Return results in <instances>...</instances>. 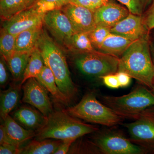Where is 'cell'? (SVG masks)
<instances>
[{"mask_svg": "<svg viewBox=\"0 0 154 154\" xmlns=\"http://www.w3.org/2000/svg\"><path fill=\"white\" fill-rule=\"evenodd\" d=\"M16 36L1 28L0 51L1 55L7 61L15 52Z\"/></svg>", "mask_w": 154, "mask_h": 154, "instance_id": "26", "label": "cell"}, {"mask_svg": "<svg viewBox=\"0 0 154 154\" xmlns=\"http://www.w3.org/2000/svg\"><path fill=\"white\" fill-rule=\"evenodd\" d=\"M126 7L113 0L101 6L94 12L96 25L111 29L130 14Z\"/></svg>", "mask_w": 154, "mask_h": 154, "instance_id": "14", "label": "cell"}, {"mask_svg": "<svg viewBox=\"0 0 154 154\" xmlns=\"http://www.w3.org/2000/svg\"><path fill=\"white\" fill-rule=\"evenodd\" d=\"M37 47L41 53L45 65L53 73L59 89L70 101L75 96L78 90L71 78L66 58L62 50L45 30H42L38 39Z\"/></svg>", "mask_w": 154, "mask_h": 154, "instance_id": "3", "label": "cell"}, {"mask_svg": "<svg viewBox=\"0 0 154 154\" xmlns=\"http://www.w3.org/2000/svg\"><path fill=\"white\" fill-rule=\"evenodd\" d=\"M5 62V59L2 56L0 61V84L1 86L5 85L8 80V72Z\"/></svg>", "mask_w": 154, "mask_h": 154, "instance_id": "36", "label": "cell"}, {"mask_svg": "<svg viewBox=\"0 0 154 154\" xmlns=\"http://www.w3.org/2000/svg\"><path fill=\"white\" fill-rule=\"evenodd\" d=\"M43 22L53 36L66 47L75 33L68 17L61 9L45 12Z\"/></svg>", "mask_w": 154, "mask_h": 154, "instance_id": "9", "label": "cell"}, {"mask_svg": "<svg viewBox=\"0 0 154 154\" xmlns=\"http://www.w3.org/2000/svg\"><path fill=\"white\" fill-rule=\"evenodd\" d=\"M133 42L128 38L110 32L97 51L119 58Z\"/></svg>", "mask_w": 154, "mask_h": 154, "instance_id": "17", "label": "cell"}, {"mask_svg": "<svg viewBox=\"0 0 154 154\" xmlns=\"http://www.w3.org/2000/svg\"><path fill=\"white\" fill-rule=\"evenodd\" d=\"M66 47L77 54L96 50L92 44L88 33L83 32L74 33Z\"/></svg>", "mask_w": 154, "mask_h": 154, "instance_id": "25", "label": "cell"}, {"mask_svg": "<svg viewBox=\"0 0 154 154\" xmlns=\"http://www.w3.org/2000/svg\"><path fill=\"white\" fill-rule=\"evenodd\" d=\"M45 65L41 53L37 46L30 54L22 82L20 84V88L30 78L36 79L42 71Z\"/></svg>", "mask_w": 154, "mask_h": 154, "instance_id": "23", "label": "cell"}, {"mask_svg": "<svg viewBox=\"0 0 154 154\" xmlns=\"http://www.w3.org/2000/svg\"><path fill=\"white\" fill-rule=\"evenodd\" d=\"M151 90L153 94L154 95V81L153 83L152 86V88Z\"/></svg>", "mask_w": 154, "mask_h": 154, "instance_id": "39", "label": "cell"}, {"mask_svg": "<svg viewBox=\"0 0 154 154\" xmlns=\"http://www.w3.org/2000/svg\"><path fill=\"white\" fill-rule=\"evenodd\" d=\"M22 89V102L32 105L46 117L52 113V106L46 89L36 78L27 80Z\"/></svg>", "mask_w": 154, "mask_h": 154, "instance_id": "10", "label": "cell"}, {"mask_svg": "<svg viewBox=\"0 0 154 154\" xmlns=\"http://www.w3.org/2000/svg\"><path fill=\"white\" fill-rule=\"evenodd\" d=\"M62 141L60 140H52L49 139L41 140H35L22 148L21 154H54Z\"/></svg>", "mask_w": 154, "mask_h": 154, "instance_id": "21", "label": "cell"}, {"mask_svg": "<svg viewBox=\"0 0 154 154\" xmlns=\"http://www.w3.org/2000/svg\"><path fill=\"white\" fill-rule=\"evenodd\" d=\"M129 75L140 85L151 89L154 65L149 46V36L134 41L119 59L118 71Z\"/></svg>", "mask_w": 154, "mask_h": 154, "instance_id": "1", "label": "cell"}, {"mask_svg": "<svg viewBox=\"0 0 154 154\" xmlns=\"http://www.w3.org/2000/svg\"><path fill=\"white\" fill-rule=\"evenodd\" d=\"M119 59L96 50L77 54L75 61L84 74L101 78L118 72Z\"/></svg>", "mask_w": 154, "mask_h": 154, "instance_id": "6", "label": "cell"}, {"mask_svg": "<svg viewBox=\"0 0 154 154\" xmlns=\"http://www.w3.org/2000/svg\"><path fill=\"white\" fill-rule=\"evenodd\" d=\"M36 79L50 93L57 101L65 104L69 102L59 89L53 73L48 67L45 65Z\"/></svg>", "mask_w": 154, "mask_h": 154, "instance_id": "20", "label": "cell"}, {"mask_svg": "<svg viewBox=\"0 0 154 154\" xmlns=\"http://www.w3.org/2000/svg\"><path fill=\"white\" fill-rule=\"evenodd\" d=\"M3 120L7 135L14 145L21 147L36 136L34 131L24 128L11 116L8 115Z\"/></svg>", "mask_w": 154, "mask_h": 154, "instance_id": "16", "label": "cell"}, {"mask_svg": "<svg viewBox=\"0 0 154 154\" xmlns=\"http://www.w3.org/2000/svg\"><path fill=\"white\" fill-rule=\"evenodd\" d=\"M96 135L93 143L101 154H144L149 152L117 131L106 130L97 133Z\"/></svg>", "mask_w": 154, "mask_h": 154, "instance_id": "7", "label": "cell"}, {"mask_svg": "<svg viewBox=\"0 0 154 154\" xmlns=\"http://www.w3.org/2000/svg\"><path fill=\"white\" fill-rule=\"evenodd\" d=\"M76 140L73 139H67L63 140L58 147L54 154H65L67 153L69 150L72 144Z\"/></svg>", "mask_w": 154, "mask_h": 154, "instance_id": "35", "label": "cell"}, {"mask_svg": "<svg viewBox=\"0 0 154 154\" xmlns=\"http://www.w3.org/2000/svg\"><path fill=\"white\" fill-rule=\"evenodd\" d=\"M20 87L11 86L1 93L0 114L4 119L17 106L19 99Z\"/></svg>", "mask_w": 154, "mask_h": 154, "instance_id": "24", "label": "cell"}, {"mask_svg": "<svg viewBox=\"0 0 154 154\" xmlns=\"http://www.w3.org/2000/svg\"><path fill=\"white\" fill-rule=\"evenodd\" d=\"M101 78L104 85L107 88L111 89H118L120 88L116 73L106 75Z\"/></svg>", "mask_w": 154, "mask_h": 154, "instance_id": "32", "label": "cell"}, {"mask_svg": "<svg viewBox=\"0 0 154 154\" xmlns=\"http://www.w3.org/2000/svg\"><path fill=\"white\" fill-rule=\"evenodd\" d=\"M70 0H39L35 6L38 11L45 14L47 11L61 9L70 2Z\"/></svg>", "mask_w": 154, "mask_h": 154, "instance_id": "29", "label": "cell"}, {"mask_svg": "<svg viewBox=\"0 0 154 154\" xmlns=\"http://www.w3.org/2000/svg\"><path fill=\"white\" fill-rule=\"evenodd\" d=\"M149 46L152 60L154 65V35L151 40L149 39Z\"/></svg>", "mask_w": 154, "mask_h": 154, "instance_id": "38", "label": "cell"}, {"mask_svg": "<svg viewBox=\"0 0 154 154\" xmlns=\"http://www.w3.org/2000/svg\"><path fill=\"white\" fill-rule=\"evenodd\" d=\"M13 118L22 126L29 130L37 131L47 120V117L39 111L27 106H23L15 110Z\"/></svg>", "mask_w": 154, "mask_h": 154, "instance_id": "15", "label": "cell"}, {"mask_svg": "<svg viewBox=\"0 0 154 154\" xmlns=\"http://www.w3.org/2000/svg\"><path fill=\"white\" fill-rule=\"evenodd\" d=\"M110 33V28L102 25H96L92 31L88 33L92 44L98 50L105 38Z\"/></svg>", "mask_w": 154, "mask_h": 154, "instance_id": "28", "label": "cell"}, {"mask_svg": "<svg viewBox=\"0 0 154 154\" xmlns=\"http://www.w3.org/2000/svg\"><path fill=\"white\" fill-rule=\"evenodd\" d=\"M110 32L134 42L149 36L150 32L145 26L142 16L130 13L126 18L111 28Z\"/></svg>", "mask_w": 154, "mask_h": 154, "instance_id": "13", "label": "cell"}, {"mask_svg": "<svg viewBox=\"0 0 154 154\" xmlns=\"http://www.w3.org/2000/svg\"><path fill=\"white\" fill-rule=\"evenodd\" d=\"M102 102L123 118L134 119L143 111L154 106L151 90L140 85L128 94L120 96H102Z\"/></svg>", "mask_w": 154, "mask_h": 154, "instance_id": "4", "label": "cell"}, {"mask_svg": "<svg viewBox=\"0 0 154 154\" xmlns=\"http://www.w3.org/2000/svg\"><path fill=\"white\" fill-rule=\"evenodd\" d=\"M145 26L149 31L154 29V0L142 16Z\"/></svg>", "mask_w": 154, "mask_h": 154, "instance_id": "31", "label": "cell"}, {"mask_svg": "<svg viewBox=\"0 0 154 154\" xmlns=\"http://www.w3.org/2000/svg\"><path fill=\"white\" fill-rule=\"evenodd\" d=\"M134 121L123 125L127 129L130 140L147 149L154 150V106L143 111Z\"/></svg>", "mask_w": 154, "mask_h": 154, "instance_id": "8", "label": "cell"}, {"mask_svg": "<svg viewBox=\"0 0 154 154\" xmlns=\"http://www.w3.org/2000/svg\"><path fill=\"white\" fill-rule=\"evenodd\" d=\"M42 25L24 30L16 36L15 51L31 52L37 47Z\"/></svg>", "mask_w": 154, "mask_h": 154, "instance_id": "18", "label": "cell"}, {"mask_svg": "<svg viewBox=\"0 0 154 154\" xmlns=\"http://www.w3.org/2000/svg\"><path fill=\"white\" fill-rule=\"evenodd\" d=\"M116 74L120 88H127L130 85L132 78L129 75L122 72H118L116 73Z\"/></svg>", "mask_w": 154, "mask_h": 154, "instance_id": "34", "label": "cell"}, {"mask_svg": "<svg viewBox=\"0 0 154 154\" xmlns=\"http://www.w3.org/2000/svg\"><path fill=\"white\" fill-rule=\"evenodd\" d=\"M31 53L15 51L5 61L15 81L22 79Z\"/></svg>", "mask_w": 154, "mask_h": 154, "instance_id": "22", "label": "cell"}, {"mask_svg": "<svg viewBox=\"0 0 154 154\" xmlns=\"http://www.w3.org/2000/svg\"><path fill=\"white\" fill-rule=\"evenodd\" d=\"M0 144L1 145L11 144L14 145L7 135L4 124L1 125L0 126Z\"/></svg>", "mask_w": 154, "mask_h": 154, "instance_id": "37", "label": "cell"}, {"mask_svg": "<svg viewBox=\"0 0 154 154\" xmlns=\"http://www.w3.org/2000/svg\"><path fill=\"white\" fill-rule=\"evenodd\" d=\"M98 131L97 127L82 122L65 110H57L48 115L44 125L36 131L35 137L38 140L46 139L76 140L85 135Z\"/></svg>", "mask_w": 154, "mask_h": 154, "instance_id": "2", "label": "cell"}, {"mask_svg": "<svg viewBox=\"0 0 154 154\" xmlns=\"http://www.w3.org/2000/svg\"><path fill=\"white\" fill-rule=\"evenodd\" d=\"M39 0H0V16L2 22L21 11L30 8Z\"/></svg>", "mask_w": 154, "mask_h": 154, "instance_id": "19", "label": "cell"}, {"mask_svg": "<svg viewBox=\"0 0 154 154\" xmlns=\"http://www.w3.org/2000/svg\"><path fill=\"white\" fill-rule=\"evenodd\" d=\"M65 110L75 118L107 127L119 124L123 119L99 102L92 92L85 95L76 105Z\"/></svg>", "mask_w": 154, "mask_h": 154, "instance_id": "5", "label": "cell"}, {"mask_svg": "<svg viewBox=\"0 0 154 154\" xmlns=\"http://www.w3.org/2000/svg\"><path fill=\"white\" fill-rule=\"evenodd\" d=\"M61 9L68 17L75 33H89L96 26L94 12L90 9L72 3Z\"/></svg>", "mask_w": 154, "mask_h": 154, "instance_id": "12", "label": "cell"}, {"mask_svg": "<svg viewBox=\"0 0 154 154\" xmlns=\"http://www.w3.org/2000/svg\"><path fill=\"white\" fill-rule=\"evenodd\" d=\"M128 9L130 13L143 16L152 0H117Z\"/></svg>", "mask_w": 154, "mask_h": 154, "instance_id": "27", "label": "cell"}, {"mask_svg": "<svg viewBox=\"0 0 154 154\" xmlns=\"http://www.w3.org/2000/svg\"><path fill=\"white\" fill-rule=\"evenodd\" d=\"M112 0H70L69 3L82 6L95 12L96 10Z\"/></svg>", "mask_w": 154, "mask_h": 154, "instance_id": "30", "label": "cell"}, {"mask_svg": "<svg viewBox=\"0 0 154 154\" xmlns=\"http://www.w3.org/2000/svg\"><path fill=\"white\" fill-rule=\"evenodd\" d=\"M152 152L154 153V150Z\"/></svg>", "mask_w": 154, "mask_h": 154, "instance_id": "40", "label": "cell"}, {"mask_svg": "<svg viewBox=\"0 0 154 154\" xmlns=\"http://www.w3.org/2000/svg\"><path fill=\"white\" fill-rule=\"evenodd\" d=\"M44 14L34 6L19 12L8 20L3 22L2 28L17 36L24 30L43 25Z\"/></svg>", "mask_w": 154, "mask_h": 154, "instance_id": "11", "label": "cell"}, {"mask_svg": "<svg viewBox=\"0 0 154 154\" xmlns=\"http://www.w3.org/2000/svg\"><path fill=\"white\" fill-rule=\"evenodd\" d=\"M22 148L11 144H2L0 146L1 154H21Z\"/></svg>", "mask_w": 154, "mask_h": 154, "instance_id": "33", "label": "cell"}]
</instances>
